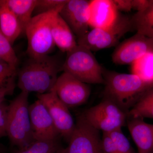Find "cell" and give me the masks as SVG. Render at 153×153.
<instances>
[{
	"label": "cell",
	"mask_w": 153,
	"mask_h": 153,
	"mask_svg": "<svg viewBox=\"0 0 153 153\" xmlns=\"http://www.w3.org/2000/svg\"><path fill=\"white\" fill-rule=\"evenodd\" d=\"M7 4L15 14L22 28L23 33L32 19L37 0H6Z\"/></svg>",
	"instance_id": "obj_19"
},
{
	"label": "cell",
	"mask_w": 153,
	"mask_h": 153,
	"mask_svg": "<svg viewBox=\"0 0 153 153\" xmlns=\"http://www.w3.org/2000/svg\"><path fill=\"white\" fill-rule=\"evenodd\" d=\"M63 148L59 140H35L16 153H62Z\"/></svg>",
	"instance_id": "obj_22"
},
{
	"label": "cell",
	"mask_w": 153,
	"mask_h": 153,
	"mask_svg": "<svg viewBox=\"0 0 153 153\" xmlns=\"http://www.w3.org/2000/svg\"><path fill=\"white\" fill-rule=\"evenodd\" d=\"M51 32L55 46L61 52L67 53L77 45L74 33L59 13L52 22Z\"/></svg>",
	"instance_id": "obj_16"
},
{
	"label": "cell",
	"mask_w": 153,
	"mask_h": 153,
	"mask_svg": "<svg viewBox=\"0 0 153 153\" xmlns=\"http://www.w3.org/2000/svg\"><path fill=\"white\" fill-rule=\"evenodd\" d=\"M103 76L104 99L112 102L126 113L153 86V82L145 81L132 73H119L103 68Z\"/></svg>",
	"instance_id": "obj_1"
},
{
	"label": "cell",
	"mask_w": 153,
	"mask_h": 153,
	"mask_svg": "<svg viewBox=\"0 0 153 153\" xmlns=\"http://www.w3.org/2000/svg\"><path fill=\"white\" fill-rule=\"evenodd\" d=\"M31 128L35 140H59L60 136L49 111L40 100L29 105Z\"/></svg>",
	"instance_id": "obj_12"
},
{
	"label": "cell",
	"mask_w": 153,
	"mask_h": 153,
	"mask_svg": "<svg viewBox=\"0 0 153 153\" xmlns=\"http://www.w3.org/2000/svg\"><path fill=\"white\" fill-rule=\"evenodd\" d=\"M0 57L2 60L17 68L19 59L10 41L0 29Z\"/></svg>",
	"instance_id": "obj_23"
},
{
	"label": "cell",
	"mask_w": 153,
	"mask_h": 153,
	"mask_svg": "<svg viewBox=\"0 0 153 153\" xmlns=\"http://www.w3.org/2000/svg\"><path fill=\"white\" fill-rule=\"evenodd\" d=\"M127 126L138 153H153V124L143 119L128 118Z\"/></svg>",
	"instance_id": "obj_15"
},
{
	"label": "cell",
	"mask_w": 153,
	"mask_h": 153,
	"mask_svg": "<svg viewBox=\"0 0 153 153\" xmlns=\"http://www.w3.org/2000/svg\"><path fill=\"white\" fill-rule=\"evenodd\" d=\"M68 143L62 153H102L99 131L88 124L81 115L77 118Z\"/></svg>",
	"instance_id": "obj_8"
},
{
	"label": "cell",
	"mask_w": 153,
	"mask_h": 153,
	"mask_svg": "<svg viewBox=\"0 0 153 153\" xmlns=\"http://www.w3.org/2000/svg\"><path fill=\"white\" fill-rule=\"evenodd\" d=\"M101 148L102 153H117L115 144L109 133H103Z\"/></svg>",
	"instance_id": "obj_28"
},
{
	"label": "cell",
	"mask_w": 153,
	"mask_h": 153,
	"mask_svg": "<svg viewBox=\"0 0 153 153\" xmlns=\"http://www.w3.org/2000/svg\"><path fill=\"white\" fill-rule=\"evenodd\" d=\"M109 134L115 144L117 153H136L122 129Z\"/></svg>",
	"instance_id": "obj_24"
},
{
	"label": "cell",
	"mask_w": 153,
	"mask_h": 153,
	"mask_svg": "<svg viewBox=\"0 0 153 153\" xmlns=\"http://www.w3.org/2000/svg\"><path fill=\"white\" fill-rule=\"evenodd\" d=\"M149 0H132V10L137 12L141 11L147 5Z\"/></svg>",
	"instance_id": "obj_31"
},
{
	"label": "cell",
	"mask_w": 153,
	"mask_h": 153,
	"mask_svg": "<svg viewBox=\"0 0 153 153\" xmlns=\"http://www.w3.org/2000/svg\"><path fill=\"white\" fill-rule=\"evenodd\" d=\"M127 118L153 119V86L127 113Z\"/></svg>",
	"instance_id": "obj_20"
},
{
	"label": "cell",
	"mask_w": 153,
	"mask_h": 153,
	"mask_svg": "<svg viewBox=\"0 0 153 153\" xmlns=\"http://www.w3.org/2000/svg\"><path fill=\"white\" fill-rule=\"evenodd\" d=\"M67 0H37L35 10L36 15L44 13L62 7ZM35 15V16H36Z\"/></svg>",
	"instance_id": "obj_25"
},
{
	"label": "cell",
	"mask_w": 153,
	"mask_h": 153,
	"mask_svg": "<svg viewBox=\"0 0 153 153\" xmlns=\"http://www.w3.org/2000/svg\"><path fill=\"white\" fill-rule=\"evenodd\" d=\"M16 78L0 85V104L4 102L6 96L12 95L16 87Z\"/></svg>",
	"instance_id": "obj_29"
},
{
	"label": "cell",
	"mask_w": 153,
	"mask_h": 153,
	"mask_svg": "<svg viewBox=\"0 0 153 153\" xmlns=\"http://www.w3.org/2000/svg\"><path fill=\"white\" fill-rule=\"evenodd\" d=\"M0 29L12 46L23 33L18 19L9 7L6 0H0Z\"/></svg>",
	"instance_id": "obj_17"
},
{
	"label": "cell",
	"mask_w": 153,
	"mask_h": 153,
	"mask_svg": "<svg viewBox=\"0 0 153 153\" xmlns=\"http://www.w3.org/2000/svg\"><path fill=\"white\" fill-rule=\"evenodd\" d=\"M61 70L87 84L104 83L103 68L92 52L80 45L66 53Z\"/></svg>",
	"instance_id": "obj_5"
},
{
	"label": "cell",
	"mask_w": 153,
	"mask_h": 153,
	"mask_svg": "<svg viewBox=\"0 0 153 153\" xmlns=\"http://www.w3.org/2000/svg\"><path fill=\"white\" fill-rule=\"evenodd\" d=\"M89 2L86 0H67L59 12L77 39L89 31Z\"/></svg>",
	"instance_id": "obj_13"
},
{
	"label": "cell",
	"mask_w": 153,
	"mask_h": 153,
	"mask_svg": "<svg viewBox=\"0 0 153 153\" xmlns=\"http://www.w3.org/2000/svg\"><path fill=\"white\" fill-rule=\"evenodd\" d=\"M3 61L2 60L1 58L0 57V61Z\"/></svg>",
	"instance_id": "obj_33"
},
{
	"label": "cell",
	"mask_w": 153,
	"mask_h": 153,
	"mask_svg": "<svg viewBox=\"0 0 153 153\" xmlns=\"http://www.w3.org/2000/svg\"><path fill=\"white\" fill-rule=\"evenodd\" d=\"M37 97L49 111L60 137L68 143L75 123L68 107L60 100L53 88L48 93L37 94Z\"/></svg>",
	"instance_id": "obj_9"
},
{
	"label": "cell",
	"mask_w": 153,
	"mask_h": 153,
	"mask_svg": "<svg viewBox=\"0 0 153 153\" xmlns=\"http://www.w3.org/2000/svg\"><path fill=\"white\" fill-rule=\"evenodd\" d=\"M62 7L32 18L25 32L28 41L27 53L29 57H43L49 55L53 51L55 45L52 38L51 25Z\"/></svg>",
	"instance_id": "obj_4"
},
{
	"label": "cell",
	"mask_w": 153,
	"mask_h": 153,
	"mask_svg": "<svg viewBox=\"0 0 153 153\" xmlns=\"http://www.w3.org/2000/svg\"><path fill=\"white\" fill-rule=\"evenodd\" d=\"M149 53H153V40L136 33L118 45L113 53L112 61L117 65L131 64Z\"/></svg>",
	"instance_id": "obj_11"
},
{
	"label": "cell",
	"mask_w": 153,
	"mask_h": 153,
	"mask_svg": "<svg viewBox=\"0 0 153 153\" xmlns=\"http://www.w3.org/2000/svg\"><path fill=\"white\" fill-rule=\"evenodd\" d=\"M17 73V68H14L4 61H0V85L16 78Z\"/></svg>",
	"instance_id": "obj_26"
},
{
	"label": "cell",
	"mask_w": 153,
	"mask_h": 153,
	"mask_svg": "<svg viewBox=\"0 0 153 153\" xmlns=\"http://www.w3.org/2000/svg\"><path fill=\"white\" fill-rule=\"evenodd\" d=\"M8 105L5 102L0 104V138L7 136Z\"/></svg>",
	"instance_id": "obj_27"
},
{
	"label": "cell",
	"mask_w": 153,
	"mask_h": 153,
	"mask_svg": "<svg viewBox=\"0 0 153 153\" xmlns=\"http://www.w3.org/2000/svg\"><path fill=\"white\" fill-rule=\"evenodd\" d=\"M53 88L60 100L68 108L84 104L91 94L88 84L65 72L58 76Z\"/></svg>",
	"instance_id": "obj_10"
},
{
	"label": "cell",
	"mask_w": 153,
	"mask_h": 153,
	"mask_svg": "<svg viewBox=\"0 0 153 153\" xmlns=\"http://www.w3.org/2000/svg\"><path fill=\"white\" fill-rule=\"evenodd\" d=\"M81 115L94 128L106 133L122 129L127 119L126 113L106 99L86 110Z\"/></svg>",
	"instance_id": "obj_7"
},
{
	"label": "cell",
	"mask_w": 153,
	"mask_h": 153,
	"mask_svg": "<svg viewBox=\"0 0 153 153\" xmlns=\"http://www.w3.org/2000/svg\"><path fill=\"white\" fill-rule=\"evenodd\" d=\"M112 0H92L89 2V27L106 28L112 26L119 16Z\"/></svg>",
	"instance_id": "obj_14"
},
{
	"label": "cell",
	"mask_w": 153,
	"mask_h": 153,
	"mask_svg": "<svg viewBox=\"0 0 153 153\" xmlns=\"http://www.w3.org/2000/svg\"><path fill=\"white\" fill-rule=\"evenodd\" d=\"M7 149L3 145H0V153H6Z\"/></svg>",
	"instance_id": "obj_32"
},
{
	"label": "cell",
	"mask_w": 153,
	"mask_h": 153,
	"mask_svg": "<svg viewBox=\"0 0 153 153\" xmlns=\"http://www.w3.org/2000/svg\"><path fill=\"white\" fill-rule=\"evenodd\" d=\"M131 17L120 13L116 22L106 28H94L77 39V45L97 51L117 46L125 34L133 31Z\"/></svg>",
	"instance_id": "obj_6"
},
{
	"label": "cell",
	"mask_w": 153,
	"mask_h": 153,
	"mask_svg": "<svg viewBox=\"0 0 153 153\" xmlns=\"http://www.w3.org/2000/svg\"><path fill=\"white\" fill-rule=\"evenodd\" d=\"M132 74L148 82H153V53H149L131 64Z\"/></svg>",
	"instance_id": "obj_21"
},
{
	"label": "cell",
	"mask_w": 153,
	"mask_h": 153,
	"mask_svg": "<svg viewBox=\"0 0 153 153\" xmlns=\"http://www.w3.org/2000/svg\"><path fill=\"white\" fill-rule=\"evenodd\" d=\"M29 94L21 91L8 105L7 136L11 145L19 149L28 146L35 141L29 114Z\"/></svg>",
	"instance_id": "obj_3"
},
{
	"label": "cell",
	"mask_w": 153,
	"mask_h": 153,
	"mask_svg": "<svg viewBox=\"0 0 153 153\" xmlns=\"http://www.w3.org/2000/svg\"><path fill=\"white\" fill-rule=\"evenodd\" d=\"M62 64L57 57L46 55L30 57L18 71V86L22 91L43 94L53 89Z\"/></svg>",
	"instance_id": "obj_2"
},
{
	"label": "cell",
	"mask_w": 153,
	"mask_h": 153,
	"mask_svg": "<svg viewBox=\"0 0 153 153\" xmlns=\"http://www.w3.org/2000/svg\"><path fill=\"white\" fill-rule=\"evenodd\" d=\"M118 11L128 12L132 10V0H112Z\"/></svg>",
	"instance_id": "obj_30"
},
{
	"label": "cell",
	"mask_w": 153,
	"mask_h": 153,
	"mask_svg": "<svg viewBox=\"0 0 153 153\" xmlns=\"http://www.w3.org/2000/svg\"><path fill=\"white\" fill-rule=\"evenodd\" d=\"M131 22L134 31L153 40V0L132 16Z\"/></svg>",
	"instance_id": "obj_18"
}]
</instances>
